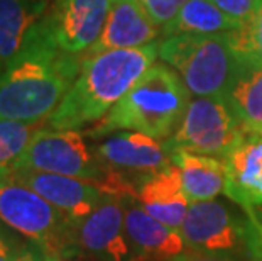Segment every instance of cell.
Instances as JSON below:
<instances>
[{
	"mask_svg": "<svg viewBox=\"0 0 262 261\" xmlns=\"http://www.w3.org/2000/svg\"><path fill=\"white\" fill-rule=\"evenodd\" d=\"M83 54L63 51L48 19L27 48L0 73V121L44 124L73 85Z\"/></svg>",
	"mask_w": 262,
	"mask_h": 261,
	"instance_id": "6da1fadb",
	"label": "cell"
},
{
	"mask_svg": "<svg viewBox=\"0 0 262 261\" xmlns=\"http://www.w3.org/2000/svg\"><path fill=\"white\" fill-rule=\"evenodd\" d=\"M156 58H159L158 43L83 56L80 73L48 126L78 131L98 122L147 73Z\"/></svg>",
	"mask_w": 262,
	"mask_h": 261,
	"instance_id": "7a4b0ae2",
	"label": "cell"
},
{
	"mask_svg": "<svg viewBox=\"0 0 262 261\" xmlns=\"http://www.w3.org/2000/svg\"><path fill=\"white\" fill-rule=\"evenodd\" d=\"M188 104L185 82L166 65L154 63L130 92L86 131V136L98 139L117 131H137L166 141L180 127Z\"/></svg>",
	"mask_w": 262,
	"mask_h": 261,
	"instance_id": "3957f363",
	"label": "cell"
},
{
	"mask_svg": "<svg viewBox=\"0 0 262 261\" xmlns=\"http://www.w3.org/2000/svg\"><path fill=\"white\" fill-rule=\"evenodd\" d=\"M159 58L176 68L189 93L196 97L225 98L242 65L230 46L228 32L164 37Z\"/></svg>",
	"mask_w": 262,
	"mask_h": 261,
	"instance_id": "277c9868",
	"label": "cell"
},
{
	"mask_svg": "<svg viewBox=\"0 0 262 261\" xmlns=\"http://www.w3.org/2000/svg\"><path fill=\"white\" fill-rule=\"evenodd\" d=\"M238 214L230 205L216 200L189 204L181 226L188 251L254 261L259 244L254 209Z\"/></svg>",
	"mask_w": 262,
	"mask_h": 261,
	"instance_id": "5b68a950",
	"label": "cell"
},
{
	"mask_svg": "<svg viewBox=\"0 0 262 261\" xmlns=\"http://www.w3.org/2000/svg\"><path fill=\"white\" fill-rule=\"evenodd\" d=\"M95 154L107 171V180L102 187L103 193L122 200H137L139 187L172 163L164 141L161 143L137 131L107 137L95 148Z\"/></svg>",
	"mask_w": 262,
	"mask_h": 261,
	"instance_id": "8992f818",
	"label": "cell"
},
{
	"mask_svg": "<svg viewBox=\"0 0 262 261\" xmlns=\"http://www.w3.org/2000/svg\"><path fill=\"white\" fill-rule=\"evenodd\" d=\"M0 222L37 243L46 254L70 259L73 220L31 188L17 182L0 183Z\"/></svg>",
	"mask_w": 262,
	"mask_h": 261,
	"instance_id": "52a82bcc",
	"label": "cell"
},
{
	"mask_svg": "<svg viewBox=\"0 0 262 261\" xmlns=\"http://www.w3.org/2000/svg\"><path fill=\"white\" fill-rule=\"evenodd\" d=\"M225 98L198 97L189 101L180 127L164 146L169 153L188 151L213 158L228 156L247 134Z\"/></svg>",
	"mask_w": 262,
	"mask_h": 261,
	"instance_id": "ba28073f",
	"label": "cell"
},
{
	"mask_svg": "<svg viewBox=\"0 0 262 261\" xmlns=\"http://www.w3.org/2000/svg\"><path fill=\"white\" fill-rule=\"evenodd\" d=\"M17 170H36L90 182L98 188L107 180V171L95 151L86 146L83 134L75 129L41 127L19 161Z\"/></svg>",
	"mask_w": 262,
	"mask_h": 261,
	"instance_id": "9c48e42d",
	"label": "cell"
},
{
	"mask_svg": "<svg viewBox=\"0 0 262 261\" xmlns=\"http://www.w3.org/2000/svg\"><path fill=\"white\" fill-rule=\"evenodd\" d=\"M124 202L119 197L107 195L86 219L75 226L70 259L136 261L125 232Z\"/></svg>",
	"mask_w": 262,
	"mask_h": 261,
	"instance_id": "30bf717a",
	"label": "cell"
},
{
	"mask_svg": "<svg viewBox=\"0 0 262 261\" xmlns=\"http://www.w3.org/2000/svg\"><path fill=\"white\" fill-rule=\"evenodd\" d=\"M110 9V0H49V29L66 53L83 54L98 39Z\"/></svg>",
	"mask_w": 262,
	"mask_h": 261,
	"instance_id": "8fae6325",
	"label": "cell"
},
{
	"mask_svg": "<svg viewBox=\"0 0 262 261\" xmlns=\"http://www.w3.org/2000/svg\"><path fill=\"white\" fill-rule=\"evenodd\" d=\"M10 182H17L39 193L56 209L63 210L75 226L86 219L107 197L102 188L90 182L46 171L17 170Z\"/></svg>",
	"mask_w": 262,
	"mask_h": 261,
	"instance_id": "7c38bea8",
	"label": "cell"
},
{
	"mask_svg": "<svg viewBox=\"0 0 262 261\" xmlns=\"http://www.w3.org/2000/svg\"><path fill=\"white\" fill-rule=\"evenodd\" d=\"M159 34H163V27L150 19L141 0H110L103 29L83 56H93L110 49L141 48L156 43Z\"/></svg>",
	"mask_w": 262,
	"mask_h": 261,
	"instance_id": "4fadbf2b",
	"label": "cell"
},
{
	"mask_svg": "<svg viewBox=\"0 0 262 261\" xmlns=\"http://www.w3.org/2000/svg\"><path fill=\"white\" fill-rule=\"evenodd\" d=\"M224 161L227 168L225 195L242 209L262 205V132L249 131Z\"/></svg>",
	"mask_w": 262,
	"mask_h": 261,
	"instance_id": "5bb4252c",
	"label": "cell"
},
{
	"mask_svg": "<svg viewBox=\"0 0 262 261\" xmlns=\"http://www.w3.org/2000/svg\"><path fill=\"white\" fill-rule=\"evenodd\" d=\"M124 222L136 261H172L186 253L188 248L181 232L161 224L142 205H127Z\"/></svg>",
	"mask_w": 262,
	"mask_h": 261,
	"instance_id": "9a60e30c",
	"label": "cell"
},
{
	"mask_svg": "<svg viewBox=\"0 0 262 261\" xmlns=\"http://www.w3.org/2000/svg\"><path fill=\"white\" fill-rule=\"evenodd\" d=\"M48 9L49 0H0V73L34 39Z\"/></svg>",
	"mask_w": 262,
	"mask_h": 261,
	"instance_id": "2e32d148",
	"label": "cell"
},
{
	"mask_svg": "<svg viewBox=\"0 0 262 261\" xmlns=\"http://www.w3.org/2000/svg\"><path fill=\"white\" fill-rule=\"evenodd\" d=\"M171 158L181 171L183 192L189 204L213 200L225 192L227 168L224 159L188 151L171 153Z\"/></svg>",
	"mask_w": 262,
	"mask_h": 261,
	"instance_id": "e0dca14e",
	"label": "cell"
},
{
	"mask_svg": "<svg viewBox=\"0 0 262 261\" xmlns=\"http://www.w3.org/2000/svg\"><path fill=\"white\" fill-rule=\"evenodd\" d=\"M241 26L216 7L211 0H188L174 19L163 26V36L178 34H220Z\"/></svg>",
	"mask_w": 262,
	"mask_h": 261,
	"instance_id": "ac0fdd59",
	"label": "cell"
},
{
	"mask_svg": "<svg viewBox=\"0 0 262 261\" xmlns=\"http://www.w3.org/2000/svg\"><path fill=\"white\" fill-rule=\"evenodd\" d=\"M225 101L247 131H262V65L242 63Z\"/></svg>",
	"mask_w": 262,
	"mask_h": 261,
	"instance_id": "d6986e66",
	"label": "cell"
},
{
	"mask_svg": "<svg viewBox=\"0 0 262 261\" xmlns=\"http://www.w3.org/2000/svg\"><path fill=\"white\" fill-rule=\"evenodd\" d=\"M41 127L44 124L0 121V183L12 180L26 148Z\"/></svg>",
	"mask_w": 262,
	"mask_h": 261,
	"instance_id": "ffe728a7",
	"label": "cell"
},
{
	"mask_svg": "<svg viewBox=\"0 0 262 261\" xmlns=\"http://www.w3.org/2000/svg\"><path fill=\"white\" fill-rule=\"evenodd\" d=\"M230 46L241 63L262 65V0H257L252 15L228 32Z\"/></svg>",
	"mask_w": 262,
	"mask_h": 261,
	"instance_id": "44dd1931",
	"label": "cell"
},
{
	"mask_svg": "<svg viewBox=\"0 0 262 261\" xmlns=\"http://www.w3.org/2000/svg\"><path fill=\"white\" fill-rule=\"evenodd\" d=\"M181 198H186V195L183 192L181 171L174 163L150 176L137 190V200L141 205L169 204Z\"/></svg>",
	"mask_w": 262,
	"mask_h": 261,
	"instance_id": "7402d4cb",
	"label": "cell"
},
{
	"mask_svg": "<svg viewBox=\"0 0 262 261\" xmlns=\"http://www.w3.org/2000/svg\"><path fill=\"white\" fill-rule=\"evenodd\" d=\"M142 209L147 214L152 215L156 220H159L161 224L168 226L174 231H180L188 214L189 200L188 198H181V200L169 202V204H149V205H142Z\"/></svg>",
	"mask_w": 262,
	"mask_h": 261,
	"instance_id": "603a6c76",
	"label": "cell"
},
{
	"mask_svg": "<svg viewBox=\"0 0 262 261\" xmlns=\"http://www.w3.org/2000/svg\"><path fill=\"white\" fill-rule=\"evenodd\" d=\"M141 2L146 7L150 19L163 27L171 19L176 17V14L180 12L188 0H141Z\"/></svg>",
	"mask_w": 262,
	"mask_h": 261,
	"instance_id": "cb8c5ba5",
	"label": "cell"
},
{
	"mask_svg": "<svg viewBox=\"0 0 262 261\" xmlns=\"http://www.w3.org/2000/svg\"><path fill=\"white\" fill-rule=\"evenodd\" d=\"M24 246L26 243H22L9 226L0 222V261H19Z\"/></svg>",
	"mask_w": 262,
	"mask_h": 261,
	"instance_id": "d4e9b609",
	"label": "cell"
},
{
	"mask_svg": "<svg viewBox=\"0 0 262 261\" xmlns=\"http://www.w3.org/2000/svg\"><path fill=\"white\" fill-rule=\"evenodd\" d=\"M211 2L230 19L238 22V24H244L252 15L257 0H211Z\"/></svg>",
	"mask_w": 262,
	"mask_h": 261,
	"instance_id": "484cf974",
	"label": "cell"
},
{
	"mask_svg": "<svg viewBox=\"0 0 262 261\" xmlns=\"http://www.w3.org/2000/svg\"><path fill=\"white\" fill-rule=\"evenodd\" d=\"M19 261H46V251L37 243L29 241L22 249Z\"/></svg>",
	"mask_w": 262,
	"mask_h": 261,
	"instance_id": "4316f807",
	"label": "cell"
},
{
	"mask_svg": "<svg viewBox=\"0 0 262 261\" xmlns=\"http://www.w3.org/2000/svg\"><path fill=\"white\" fill-rule=\"evenodd\" d=\"M172 261H242L237 258H228V256H213V254H203V253H194L186 251L181 256H178Z\"/></svg>",
	"mask_w": 262,
	"mask_h": 261,
	"instance_id": "83f0119b",
	"label": "cell"
},
{
	"mask_svg": "<svg viewBox=\"0 0 262 261\" xmlns=\"http://www.w3.org/2000/svg\"><path fill=\"white\" fill-rule=\"evenodd\" d=\"M255 226H257V232H259V244H257V251H255L254 261H262V220L259 219L257 214H255Z\"/></svg>",
	"mask_w": 262,
	"mask_h": 261,
	"instance_id": "f1b7e54d",
	"label": "cell"
},
{
	"mask_svg": "<svg viewBox=\"0 0 262 261\" xmlns=\"http://www.w3.org/2000/svg\"><path fill=\"white\" fill-rule=\"evenodd\" d=\"M46 261H73L63 256H58V254H46Z\"/></svg>",
	"mask_w": 262,
	"mask_h": 261,
	"instance_id": "f546056e",
	"label": "cell"
},
{
	"mask_svg": "<svg viewBox=\"0 0 262 261\" xmlns=\"http://www.w3.org/2000/svg\"><path fill=\"white\" fill-rule=\"evenodd\" d=\"M259 132H262V131H259Z\"/></svg>",
	"mask_w": 262,
	"mask_h": 261,
	"instance_id": "4dcf8cb0",
	"label": "cell"
}]
</instances>
